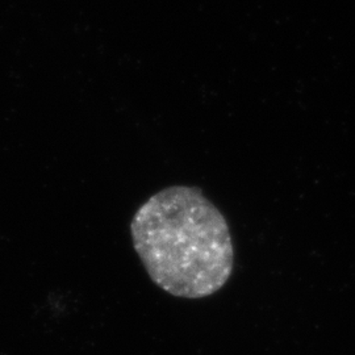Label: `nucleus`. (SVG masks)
<instances>
[{
	"label": "nucleus",
	"mask_w": 355,
	"mask_h": 355,
	"mask_svg": "<svg viewBox=\"0 0 355 355\" xmlns=\"http://www.w3.org/2000/svg\"><path fill=\"white\" fill-rule=\"evenodd\" d=\"M132 241L154 284L183 299H203L228 282L234 250L229 225L203 191L171 186L141 205Z\"/></svg>",
	"instance_id": "f257e3e1"
}]
</instances>
